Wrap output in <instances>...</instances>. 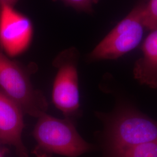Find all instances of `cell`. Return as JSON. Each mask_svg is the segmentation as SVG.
Wrapping results in <instances>:
<instances>
[{"label": "cell", "instance_id": "6da1fadb", "mask_svg": "<svg viewBox=\"0 0 157 157\" xmlns=\"http://www.w3.org/2000/svg\"><path fill=\"white\" fill-rule=\"evenodd\" d=\"M38 118L33 136L36 141L33 153L37 157L61 155L78 157L92 148L78 134L70 119H58L46 113Z\"/></svg>", "mask_w": 157, "mask_h": 157}, {"label": "cell", "instance_id": "7a4b0ae2", "mask_svg": "<svg viewBox=\"0 0 157 157\" xmlns=\"http://www.w3.org/2000/svg\"><path fill=\"white\" fill-rule=\"evenodd\" d=\"M36 70L35 64L26 66L0 51V89L24 113L39 118L46 113L48 102L44 94L32 84L30 76Z\"/></svg>", "mask_w": 157, "mask_h": 157}, {"label": "cell", "instance_id": "3957f363", "mask_svg": "<svg viewBox=\"0 0 157 157\" xmlns=\"http://www.w3.org/2000/svg\"><path fill=\"white\" fill-rule=\"evenodd\" d=\"M146 3L136 6L101 40L90 53V60L117 59L139 45L145 28L143 17Z\"/></svg>", "mask_w": 157, "mask_h": 157}, {"label": "cell", "instance_id": "277c9868", "mask_svg": "<svg viewBox=\"0 0 157 157\" xmlns=\"http://www.w3.org/2000/svg\"><path fill=\"white\" fill-rule=\"evenodd\" d=\"M78 58L77 50L71 47L59 53L53 62L57 72L53 84L52 101L65 118L71 120L80 108Z\"/></svg>", "mask_w": 157, "mask_h": 157}, {"label": "cell", "instance_id": "5b68a950", "mask_svg": "<svg viewBox=\"0 0 157 157\" xmlns=\"http://www.w3.org/2000/svg\"><path fill=\"white\" fill-rule=\"evenodd\" d=\"M107 135L112 152L157 140V122L134 111L118 115L109 124Z\"/></svg>", "mask_w": 157, "mask_h": 157}, {"label": "cell", "instance_id": "8992f818", "mask_svg": "<svg viewBox=\"0 0 157 157\" xmlns=\"http://www.w3.org/2000/svg\"><path fill=\"white\" fill-rule=\"evenodd\" d=\"M33 36L31 20L14 7H0V51L9 58L27 50Z\"/></svg>", "mask_w": 157, "mask_h": 157}, {"label": "cell", "instance_id": "52a82bcc", "mask_svg": "<svg viewBox=\"0 0 157 157\" xmlns=\"http://www.w3.org/2000/svg\"><path fill=\"white\" fill-rule=\"evenodd\" d=\"M23 112L0 89V145L13 147L19 157H28L22 139Z\"/></svg>", "mask_w": 157, "mask_h": 157}, {"label": "cell", "instance_id": "ba28073f", "mask_svg": "<svg viewBox=\"0 0 157 157\" xmlns=\"http://www.w3.org/2000/svg\"><path fill=\"white\" fill-rule=\"evenodd\" d=\"M141 50L142 56L135 63L134 77L141 84L157 89V29L146 37Z\"/></svg>", "mask_w": 157, "mask_h": 157}, {"label": "cell", "instance_id": "9c48e42d", "mask_svg": "<svg viewBox=\"0 0 157 157\" xmlns=\"http://www.w3.org/2000/svg\"><path fill=\"white\" fill-rule=\"evenodd\" d=\"M113 157H157V140L112 152Z\"/></svg>", "mask_w": 157, "mask_h": 157}, {"label": "cell", "instance_id": "30bf717a", "mask_svg": "<svg viewBox=\"0 0 157 157\" xmlns=\"http://www.w3.org/2000/svg\"><path fill=\"white\" fill-rule=\"evenodd\" d=\"M143 22L145 28L148 30L157 29V0H148L146 2Z\"/></svg>", "mask_w": 157, "mask_h": 157}, {"label": "cell", "instance_id": "8fae6325", "mask_svg": "<svg viewBox=\"0 0 157 157\" xmlns=\"http://www.w3.org/2000/svg\"><path fill=\"white\" fill-rule=\"evenodd\" d=\"M56 1V0H54ZM78 11L91 13L93 6L98 3L99 0H58Z\"/></svg>", "mask_w": 157, "mask_h": 157}, {"label": "cell", "instance_id": "7c38bea8", "mask_svg": "<svg viewBox=\"0 0 157 157\" xmlns=\"http://www.w3.org/2000/svg\"><path fill=\"white\" fill-rule=\"evenodd\" d=\"M19 1V0H0V7L4 6L15 7Z\"/></svg>", "mask_w": 157, "mask_h": 157}, {"label": "cell", "instance_id": "4fadbf2b", "mask_svg": "<svg viewBox=\"0 0 157 157\" xmlns=\"http://www.w3.org/2000/svg\"><path fill=\"white\" fill-rule=\"evenodd\" d=\"M0 157H4V152L0 149Z\"/></svg>", "mask_w": 157, "mask_h": 157}]
</instances>
